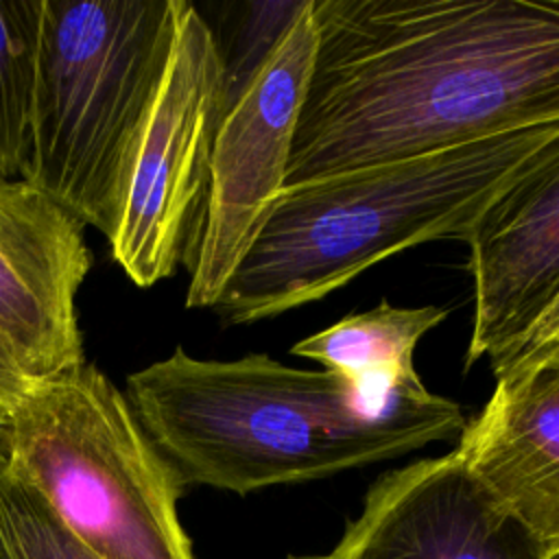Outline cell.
I'll return each instance as SVG.
<instances>
[{
	"instance_id": "6da1fadb",
	"label": "cell",
	"mask_w": 559,
	"mask_h": 559,
	"mask_svg": "<svg viewBox=\"0 0 559 559\" xmlns=\"http://www.w3.org/2000/svg\"><path fill=\"white\" fill-rule=\"evenodd\" d=\"M295 188L559 122V0H312Z\"/></svg>"
},
{
	"instance_id": "7a4b0ae2",
	"label": "cell",
	"mask_w": 559,
	"mask_h": 559,
	"mask_svg": "<svg viewBox=\"0 0 559 559\" xmlns=\"http://www.w3.org/2000/svg\"><path fill=\"white\" fill-rule=\"evenodd\" d=\"M124 395L183 485L240 496L395 459L465 428L448 397L376 413L341 376L266 354L203 360L177 347L129 373Z\"/></svg>"
},
{
	"instance_id": "3957f363",
	"label": "cell",
	"mask_w": 559,
	"mask_h": 559,
	"mask_svg": "<svg viewBox=\"0 0 559 559\" xmlns=\"http://www.w3.org/2000/svg\"><path fill=\"white\" fill-rule=\"evenodd\" d=\"M559 135L518 129L284 188L214 306L255 323L319 301L384 258L467 240L483 210Z\"/></svg>"
},
{
	"instance_id": "277c9868",
	"label": "cell",
	"mask_w": 559,
	"mask_h": 559,
	"mask_svg": "<svg viewBox=\"0 0 559 559\" xmlns=\"http://www.w3.org/2000/svg\"><path fill=\"white\" fill-rule=\"evenodd\" d=\"M181 2L41 0L20 179L107 240Z\"/></svg>"
},
{
	"instance_id": "5b68a950",
	"label": "cell",
	"mask_w": 559,
	"mask_h": 559,
	"mask_svg": "<svg viewBox=\"0 0 559 559\" xmlns=\"http://www.w3.org/2000/svg\"><path fill=\"white\" fill-rule=\"evenodd\" d=\"M11 465L105 559H194L183 489L127 395L92 362L33 384L11 411Z\"/></svg>"
},
{
	"instance_id": "8992f818",
	"label": "cell",
	"mask_w": 559,
	"mask_h": 559,
	"mask_svg": "<svg viewBox=\"0 0 559 559\" xmlns=\"http://www.w3.org/2000/svg\"><path fill=\"white\" fill-rule=\"evenodd\" d=\"M227 100V61L218 37L183 0L107 240L116 264L140 288L168 280L188 260Z\"/></svg>"
},
{
	"instance_id": "52a82bcc",
	"label": "cell",
	"mask_w": 559,
	"mask_h": 559,
	"mask_svg": "<svg viewBox=\"0 0 559 559\" xmlns=\"http://www.w3.org/2000/svg\"><path fill=\"white\" fill-rule=\"evenodd\" d=\"M317 52L312 0L297 2L229 96L186 266V306L214 308L286 186L288 157Z\"/></svg>"
},
{
	"instance_id": "ba28073f",
	"label": "cell",
	"mask_w": 559,
	"mask_h": 559,
	"mask_svg": "<svg viewBox=\"0 0 559 559\" xmlns=\"http://www.w3.org/2000/svg\"><path fill=\"white\" fill-rule=\"evenodd\" d=\"M85 225L24 179L0 181V338L31 384L85 362L76 295Z\"/></svg>"
},
{
	"instance_id": "9c48e42d",
	"label": "cell",
	"mask_w": 559,
	"mask_h": 559,
	"mask_svg": "<svg viewBox=\"0 0 559 559\" xmlns=\"http://www.w3.org/2000/svg\"><path fill=\"white\" fill-rule=\"evenodd\" d=\"M325 559H546L456 450L380 476Z\"/></svg>"
},
{
	"instance_id": "30bf717a",
	"label": "cell",
	"mask_w": 559,
	"mask_h": 559,
	"mask_svg": "<svg viewBox=\"0 0 559 559\" xmlns=\"http://www.w3.org/2000/svg\"><path fill=\"white\" fill-rule=\"evenodd\" d=\"M465 245L474 280L469 369L493 373L559 299V135L483 210Z\"/></svg>"
},
{
	"instance_id": "8fae6325",
	"label": "cell",
	"mask_w": 559,
	"mask_h": 559,
	"mask_svg": "<svg viewBox=\"0 0 559 559\" xmlns=\"http://www.w3.org/2000/svg\"><path fill=\"white\" fill-rule=\"evenodd\" d=\"M456 454L542 544L559 550V343L500 369Z\"/></svg>"
},
{
	"instance_id": "7c38bea8",
	"label": "cell",
	"mask_w": 559,
	"mask_h": 559,
	"mask_svg": "<svg viewBox=\"0 0 559 559\" xmlns=\"http://www.w3.org/2000/svg\"><path fill=\"white\" fill-rule=\"evenodd\" d=\"M445 317L448 310L437 306L400 308L382 299L371 310L301 338L290 354L341 376L365 408L380 413L400 400H424L432 393L415 369V347Z\"/></svg>"
},
{
	"instance_id": "4fadbf2b",
	"label": "cell",
	"mask_w": 559,
	"mask_h": 559,
	"mask_svg": "<svg viewBox=\"0 0 559 559\" xmlns=\"http://www.w3.org/2000/svg\"><path fill=\"white\" fill-rule=\"evenodd\" d=\"M41 0H0V181L17 179L26 153Z\"/></svg>"
},
{
	"instance_id": "5bb4252c",
	"label": "cell",
	"mask_w": 559,
	"mask_h": 559,
	"mask_svg": "<svg viewBox=\"0 0 559 559\" xmlns=\"http://www.w3.org/2000/svg\"><path fill=\"white\" fill-rule=\"evenodd\" d=\"M0 559H105L81 542L39 491L0 463Z\"/></svg>"
},
{
	"instance_id": "9a60e30c",
	"label": "cell",
	"mask_w": 559,
	"mask_h": 559,
	"mask_svg": "<svg viewBox=\"0 0 559 559\" xmlns=\"http://www.w3.org/2000/svg\"><path fill=\"white\" fill-rule=\"evenodd\" d=\"M559 343V299L552 304V308L533 325V330L515 345V349L511 352V356H509V360L500 367V369H504L507 365H511V362H515L518 358H522V356H526V354H533V352H537V349H542V347H548V345H557ZM498 369V371H500ZM496 371V373H498Z\"/></svg>"
},
{
	"instance_id": "2e32d148",
	"label": "cell",
	"mask_w": 559,
	"mask_h": 559,
	"mask_svg": "<svg viewBox=\"0 0 559 559\" xmlns=\"http://www.w3.org/2000/svg\"><path fill=\"white\" fill-rule=\"evenodd\" d=\"M33 384L26 380L22 369L17 367L13 354L0 338V404L9 411L15 408V404L24 397V393Z\"/></svg>"
},
{
	"instance_id": "e0dca14e",
	"label": "cell",
	"mask_w": 559,
	"mask_h": 559,
	"mask_svg": "<svg viewBox=\"0 0 559 559\" xmlns=\"http://www.w3.org/2000/svg\"><path fill=\"white\" fill-rule=\"evenodd\" d=\"M11 456V411L0 404V463Z\"/></svg>"
},
{
	"instance_id": "ac0fdd59",
	"label": "cell",
	"mask_w": 559,
	"mask_h": 559,
	"mask_svg": "<svg viewBox=\"0 0 559 559\" xmlns=\"http://www.w3.org/2000/svg\"><path fill=\"white\" fill-rule=\"evenodd\" d=\"M290 559H325V555H308V557H290Z\"/></svg>"
},
{
	"instance_id": "d6986e66",
	"label": "cell",
	"mask_w": 559,
	"mask_h": 559,
	"mask_svg": "<svg viewBox=\"0 0 559 559\" xmlns=\"http://www.w3.org/2000/svg\"><path fill=\"white\" fill-rule=\"evenodd\" d=\"M546 559H559V550H555V552H550V555H546Z\"/></svg>"
}]
</instances>
